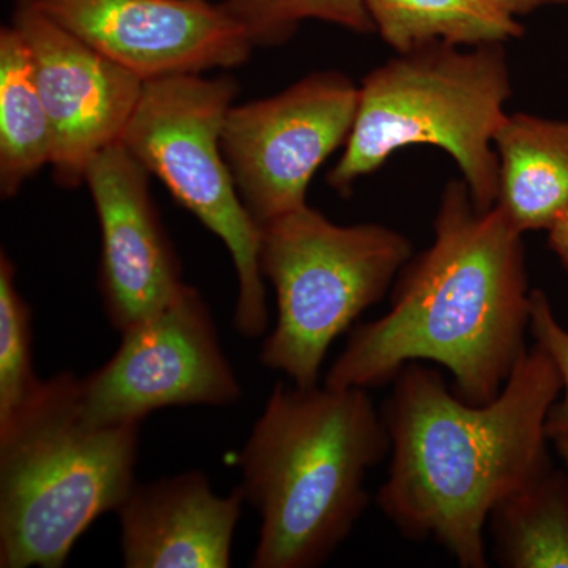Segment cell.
I'll return each instance as SVG.
<instances>
[{"mask_svg":"<svg viewBox=\"0 0 568 568\" xmlns=\"http://www.w3.org/2000/svg\"><path fill=\"white\" fill-rule=\"evenodd\" d=\"M549 248L559 257L568 274V207L559 213L558 219L547 230Z\"/></svg>","mask_w":568,"mask_h":568,"instance_id":"44dd1931","label":"cell"},{"mask_svg":"<svg viewBox=\"0 0 568 568\" xmlns=\"http://www.w3.org/2000/svg\"><path fill=\"white\" fill-rule=\"evenodd\" d=\"M357 106V85L335 70L308 74L268 99L233 104L222 151L257 226L305 207L316 171L346 144Z\"/></svg>","mask_w":568,"mask_h":568,"instance_id":"ba28073f","label":"cell"},{"mask_svg":"<svg viewBox=\"0 0 568 568\" xmlns=\"http://www.w3.org/2000/svg\"><path fill=\"white\" fill-rule=\"evenodd\" d=\"M11 24L31 51L50 118L54 181L77 189L99 153L121 142L145 82L29 7L17 3Z\"/></svg>","mask_w":568,"mask_h":568,"instance_id":"8fae6325","label":"cell"},{"mask_svg":"<svg viewBox=\"0 0 568 568\" xmlns=\"http://www.w3.org/2000/svg\"><path fill=\"white\" fill-rule=\"evenodd\" d=\"M32 312L14 282V264L0 253V425L39 388L33 373Z\"/></svg>","mask_w":568,"mask_h":568,"instance_id":"d6986e66","label":"cell"},{"mask_svg":"<svg viewBox=\"0 0 568 568\" xmlns=\"http://www.w3.org/2000/svg\"><path fill=\"white\" fill-rule=\"evenodd\" d=\"M253 47L286 43L302 22L316 20L357 33L375 32L364 0H223Z\"/></svg>","mask_w":568,"mask_h":568,"instance_id":"ac0fdd59","label":"cell"},{"mask_svg":"<svg viewBox=\"0 0 568 568\" xmlns=\"http://www.w3.org/2000/svg\"><path fill=\"white\" fill-rule=\"evenodd\" d=\"M510 70L504 44H429L369 71L345 152L327 183L346 196L409 145L443 149L457 163L474 203L491 209L499 193L495 136L507 119Z\"/></svg>","mask_w":568,"mask_h":568,"instance_id":"5b68a950","label":"cell"},{"mask_svg":"<svg viewBox=\"0 0 568 568\" xmlns=\"http://www.w3.org/2000/svg\"><path fill=\"white\" fill-rule=\"evenodd\" d=\"M375 31L396 54L429 44H504L525 26L495 0H364Z\"/></svg>","mask_w":568,"mask_h":568,"instance_id":"2e32d148","label":"cell"},{"mask_svg":"<svg viewBox=\"0 0 568 568\" xmlns=\"http://www.w3.org/2000/svg\"><path fill=\"white\" fill-rule=\"evenodd\" d=\"M237 91V82L227 74H175L148 81L121 142L226 245L239 284L234 327L253 339L268 327L261 227L242 203L222 151L224 121Z\"/></svg>","mask_w":568,"mask_h":568,"instance_id":"52a82bcc","label":"cell"},{"mask_svg":"<svg viewBox=\"0 0 568 568\" xmlns=\"http://www.w3.org/2000/svg\"><path fill=\"white\" fill-rule=\"evenodd\" d=\"M142 81L234 69L253 43L222 3L207 0H18Z\"/></svg>","mask_w":568,"mask_h":568,"instance_id":"30bf717a","label":"cell"},{"mask_svg":"<svg viewBox=\"0 0 568 568\" xmlns=\"http://www.w3.org/2000/svg\"><path fill=\"white\" fill-rule=\"evenodd\" d=\"M149 179L122 142L99 153L85 174L102 230L100 293L108 320L121 334L159 313L185 284Z\"/></svg>","mask_w":568,"mask_h":568,"instance_id":"7c38bea8","label":"cell"},{"mask_svg":"<svg viewBox=\"0 0 568 568\" xmlns=\"http://www.w3.org/2000/svg\"><path fill=\"white\" fill-rule=\"evenodd\" d=\"M387 455L366 388L276 384L239 457V487L261 518L252 567L324 564L364 517L366 478Z\"/></svg>","mask_w":568,"mask_h":568,"instance_id":"3957f363","label":"cell"},{"mask_svg":"<svg viewBox=\"0 0 568 568\" xmlns=\"http://www.w3.org/2000/svg\"><path fill=\"white\" fill-rule=\"evenodd\" d=\"M562 390L555 362L534 345L487 405L455 394L436 369H399L381 407L390 466L376 504L403 537L435 541L462 568H487L497 503L551 466L547 417Z\"/></svg>","mask_w":568,"mask_h":568,"instance_id":"7a4b0ae2","label":"cell"},{"mask_svg":"<svg viewBox=\"0 0 568 568\" xmlns=\"http://www.w3.org/2000/svg\"><path fill=\"white\" fill-rule=\"evenodd\" d=\"M121 335L110 361L80 383L82 414L92 425H141L163 407L241 399L211 310L193 286L183 284L170 304Z\"/></svg>","mask_w":568,"mask_h":568,"instance_id":"9c48e42d","label":"cell"},{"mask_svg":"<svg viewBox=\"0 0 568 568\" xmlns=\"http://www.w3.org/2000/svg\"><path fill=\"white\" fill-rule=\"evenodd\" d=\"M497 207L521 234L547 231L568 207V121L515 112L495 136Z\"/></svg>","mask_w":568,"mask_h":568,"instance_id":"5bb4252c","label":"cell"},{"mask_svg":"<svg viewBox=\"0 0 568 568\" xmlns=\"http://www.w3.org/2000/svg\"><path fill=\"white\" fill-rule=\"evenodd\" d=\"M529 334L555 362L562 381V390L547 417L548 439L552 443L568 440V331L559 323L541 290L530 293Z\"/></svg>","mask_w":568,"mask_h":568,"instance_id":"ffe728a7","label":"cell"},{"mask_svg":"<svg viewBox=\"0 0 568 568\" xmlns=\"http://www.w3.org/2000/svg\"><path fill=\"white\" fill-rule=\"evenodd\" d=\"M52 130L31 51L13 24L0 31V194L17 196L51 164Z\"/></svg>","mask_w":568,"mask_h":568,"instance_id":"e0dca14e","label":"cell"},{"mask_svg":"<svg viewBox=\"0 0 568 568\" xmlns=\"http://www.w3.org/2000/svg\"><path fill=\"white\" fill-rule=\"evenodd\" d=\"M497 6L503 7L514 17H526L536 10L551 6H568V0H495Z\"/></svg>","mask_w":568,"mask_h":568,"instance_id":"7402d4cb","label":"cell"},{"mask_svg":"<svg viewBox=\"0 0 568 568\" xmlns=\"http://www.w3.org/2000/svg\"><path fill=\"white\" fill-rule=\"evenodd\" d=\"M493 559L504 568H568V470L548 466L489 514Z\"/></svg>","mask_w":568,"mask_h":568,"instance_id":"9a60e30c","label":"cell"},{"mask_svg":"<svg viewBox=\"0 0 568 568\" xmlns=\"http://www.w3.org/2000/svg\"><path fill=\"white\" fill-rule=\"evenodd\" d=\"M80 383L69 372L41 381L0 425L2 568H61L82 534L136 484L140 425H92Z\"/></svg>","mask_w":568,"mask_h":568,"instance_id":"277c9868","label":"cell"},{"mask_svg":"<svg viewBox=\"0 0 568 568\" xmlns=\"http://www.w3.org/2000/svg\"><path fill=\"white\" fill-rule=\"evenodd\" d=\"M523 235L503 209L477 207L463 179L447 182L432 245L399 272L386 315L355 325L324 384L368 390L433 362L465 402H493L528 353Z\"/></svg>","mask_w":568,"mask_h":568,"instance_id":"6da1fadb","label":"cell"},{"mask_svg":"<svg viewBox=\"0 0 568 568\" xmlns=\"http://www.w3.org/2000/svg\"><path fill=\"white\" fill-rule=\"evenodd\" d=\"M555 446L560 459L564 462V466L568 470V440H559V443H555Z\"/></svg>","mask_w":568,"mask_h":568,"instance_id":"603a6c76","label":"cell"},{"mask_svg":"<svg viewBox=\"0 0 568 568\" xmlns=\"http://www.w3.org/2000/svg\"><path fill=\"white\" fill-rule=\"evenodd\" d=\"M410 260L413 244L398 231L377 223L342 226L308 204L265 224L261 272L278 310L261 364L295 386L320 384L332 343L386 297Z\"/></svg>","mask_w":568,"mask_h":568,"instance_id":"8992f818","label":"cell"},{"mask_svg":"<svg viewBox=\"0 0 568 568\" xmlns=\"http://www.w3.org/2000/svg\"><path fill=\"white\" fill-rule=\"evenodd\" d=\"M242 503V488L213 493L201 470L134 484L115 510L126 568H226Z\"/></svg>","mask_w":568,"mask_h":568,"instance_id":"4fadbf2b","label":"cell"}]
</instances>
